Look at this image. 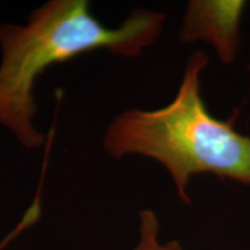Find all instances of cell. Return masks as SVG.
<instances>
[{"label": "cell", "instance_id": "6da1fadb", "mask_svg": "<svg viewBox=\"0 0 250 250\" xmlns=\"http://www.w3.org/2000/svg\"><path fill=\"white\" fill-rule=\"evenodd\" d=\"M166 15L137 9L117 28L104 27L86 0H52L29 15L23 26H0V124L24 147L45 142L36 130L34 88L49 67L96 50L134 57L160 35Z\"/></svg>", "mask_w": 250, "mask_h": 250}, {"label": "cell", "instance_id": "7a4b0ae2", "mask_svg": "<svg viewBox=\"0 0 250 250\" xmlns=\"http://www.w3.org/2000/svg\"><path fill=\"white\" fill-rule=\"evenodd\" d=\"M208 65L204 52L188 62L179 92L169 104L152 111L131 109L115 118L103 139L116 159L138 154L169 171L183 202L193 175L211 173L250 186V137L230 122L212 116L201 95V74Z\"/></svg>", "mask_w": 250, "mask_h": 250}, {"label": "cell", "instance_id": "3957f363", "mask_svg": "<svg viewBox=\"0 0 250 250\" xmlns=\"http://www.w3.org/2000/svg\"><path fill=\"white\" fill-rule=\"evenodd\" d=\"M245 6V1H191L184 17L181 40L187 43L205 41L214 46L221 61L232 62L239 48Z\"/></svg>", "mask_w": 250, "mask_h": 250}, {"label": "cell", "instance_id": "277c9868", "mask_svg": "<svg viewBox=\"0 0 250 250\" xmlns=\"http://www.w3.org/2000/svg\"><path fill=\"white\" fill-rule=\"evenodd\" d=\"M140 239L134 250H183L177 241H170L161 245L158 240L159 221L156 215L149 210L139 213Z\"/></svg>", "mask_w": 250, "mask_h": 250}, {"label": "cell", "instance_id": "5b68a950", "mask_svg": "<svg viewBox=\"0 0 250 250\" xmlns=\"http://www.w3.org/2000/svg\"><path fill=\"white\" fill-rule=\"evenodd\" d=\"M41 215V205H40V193H37L36 195V198L35 201L33 202V204L30 205V208H28L26 211V213H24L23 218L21 219V221L17 225V227L14 228L13 230H12L11 233L8 234L7 236L5 237L4 240H2L1 242H0V250H2L5 248L6 246L8 245L9 242L13 241V240L17 237L18 235H20L21 233L23 232L24 229L28 227H30L31 225H34L36 223L37 220H39Z\"/></svg>", "mask_w": 250, "mask_h": 250}]
</instances>
